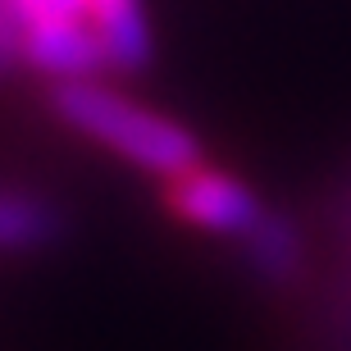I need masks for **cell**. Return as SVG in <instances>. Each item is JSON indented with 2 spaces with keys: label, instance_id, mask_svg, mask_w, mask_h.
<instances>
[{
  "label": "cell",
  "instance_id": "6da1fadb",
  "mask_svg": "<svg viewBox=\"0 0 351 351\" xmlns=\"http://www.w3.org/2000/svg\"><path fill=\"white\" fill-rule=\"evenodd\" d=\"M51 114L69 132H78V137L96 142L101 151L128 160L132 169L156 173L165 182L187 173L192 165H201V146H196L187 123L132 101L128 91L110 87L101 78L51 87Z\"/></svg>",
  "mask_w": 351,
  "mask_h": 351
},
{
  "label": "cell",
  "instance_id": "7a4b0ae2",
  "mask_svg": "<svg viewBox=\"0 0 351 351\" xmlns=\"http://www.w3.org/2000/svg\"><path fill=\"white\" fill-rule=\"evenodd\" d=\"M5 10L23 27V69L46 73L55 87L110 73L87 0H5Z\"/></svg>",
  "mask_w": 351,
  "mask_h": 351
},
{
  "label": "cell",
  "instance_id": "3957f363",
  "mask_svg": "<svg viewBox=\"0 0 351 351\" xmlns=\"http://www.w3.org/2000/svg\"><path fill=\"white\" fill-rule=\"evenodd\" d=\"M165 206H169L182 223L201 228V233L237 237V242H247V237L261 228V219L269 215V210L256 201V192H251L247 182L215 169V165H206V160L165 182Z\"/></svg>",
  "mask_w": 351,
  "mask_h": 351
},
{
  "label": "cell",
  "instance_id": "277c9868",
  "mask_svg": "<svg viewBox=\"0 0 351 351\" xmlns=\"http://www.w3.org/2000/svg\"><path fill=\"white\" fill-rule=\"evenodd\" d=\"M91 32L105 51V64L114 73H137L151 64L156 37H151V19H146L142 0H87Z\"/></svg>",
  "mask_w": 351,
  "mask_h": 351
},
{
  "label": "cell",
  "instance_id": "5b68a950",
  "mask_svg": "<svg viewBox=\"0 0 351 351\" xmlns=\"http://www.w3.org/2000/svg\"><path fill=\"white\" fill-rule=\"evenodd\" d=\"M64 219L51 201L0 187V256H32L60 242Z\"/></svg>",
  "mask_w": 351,
  "mask_h": 351
},
{
  "label": "cell",
  "instance_id": "8992f818",
  "mask_svg": "<svg viewBox=\"0 0 351 351\" xmlns=\"http://www.w3.org/2000/svg\"><path fill=\"white\" fill-rule=\"evenodd\" d=\"M247 261L265 274V278H292L297 274V233L287 228L278 215H265L261 228L242 242Z\"/></svg>",
  "mask_w": 351,
  "mask_h": 351
},
{
  "label": "cell",
  "instance_id": "52a82bcc",
  "mask_svg": "<svg viewBox=\"0 0 351 351\" xmlns=\"http://www.w3.org/2000/svg\"><path fill=\"white\" fill-rule=\"evenodd\" d=\"M14 64H23V27L14 23V14L0 0V73H10Z\"/></svg>",
  "mask_w": 351,
  "mask_h": 351
}]
</instances>
